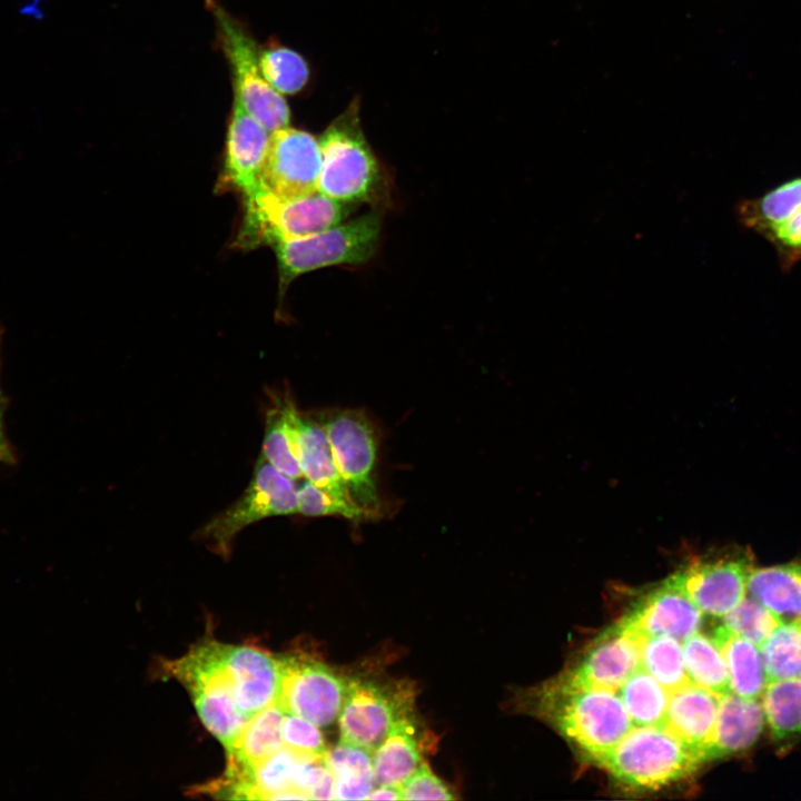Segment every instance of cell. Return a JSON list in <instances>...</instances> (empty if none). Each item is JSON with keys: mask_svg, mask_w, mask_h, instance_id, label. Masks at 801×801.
Instances as JSON below:
<instances>
[{"mask_svg": "<svg viewBox=\"0 0 801 801\" xmlns=\"http://www.w3.org/2000/svg\"><path fill=\"white\" fill-rule=\"evenodd\" d=\"M597 763L621 783L657 790L693 773L701 756L664 725L636 726Z\"/></svg>", "mask_w": 801, "mask_h": 801, "instance_id": "obj_3", "label": "cell"}, {"mask_svg": "<svg viewBox=\"0 0 801 801\" xmlns=\"http://www.w3.org/2000/svg\"><path fill=\"white\" fill-rule=\"evenodd\" d=\"M415 713L395 722L385 740L373 752L377 785L400 788L424 763Z\"/></svg>", "mask_w": 801, "mask_h": 801, "instance_id": "obj_20", "label": "cell"}, {"mask_svg": "<svg viewBox=\"0 0 801 801\" xmlns=\"http://www.w3.org/2000/svg\"><path fill=\"white\" fill-rule=\"evenodd\" d=\"M702 614L675 573L640 600L620 622L642 639L669 635L682 643L699 632Z\"/></svg>", "mask_w": 801, "mask_h": 801, "instance_id": "obj_13", "label": "cell"}, {"mask_svg": "<svg viewBox=\"0 0 801 801\" xmlns=\"http://www.w3.org/2000/svg\"><path fill=\"white\" fill-rule=\"evenodd\" d=\"M350 205L318 190L291 199L256 195L246 199L238 243L241 247H256L319 233L343 222L352 211Z\"/></svg>", "mask_w": 801, "mask_h": 801, "instance_id": "obj_7", "label": "cell"}, {"mask_svg": "<svg viewBox=\"0 0 801 801\" xmlns=\"http://www.w3.org/2000/svg\"><path fill=\"white\" fill-rule=\"evenodd\" d=\"M225 660L237 705L248 719L277 702L280 679L276 656L251 646L225 644Z\"/></svg>", "mask_w": 801, "mask_h": 801, "instance_id": "obj_17", "label": "cell"}, {"mask_svg": "<svg viewBox=\"0 0 801 801\" xmlns=\"http://www.w3.org/2000/svg\"><path fill=\"white\" fill-rule=\"evenodd\" d=\"M276 659L279 708L318 726L333 724L344 704L347 678L307 654L289 653Z\"/></svg>", "mask_w": 801, "mask_h": 801, "instance_id": "obj_10", "label": "cell"}, {"mask_svg": "<svg viewBox=\"0 0 801 801\" xmlns=\"http://www.w3.org/2000/svg\"><path fill=\"white\" fill-rule=\"evenodd\" d=\"M207 7L215 18L219 42L230 66L234 97L268 132L288 127V103L265 79L254 37L215 0H208Z\"/></svg>", "mask_w": 801, "mask_h": 801, "instance_id": "obj_6", "label": "cell"}, {"mask_svg": "<svg viewBox=\"0 0 801 801\" xmlns=\"http://www.w3.org/2000/svg\"><path fill=\"white\" fill-rule=\"evenodd\" d=\"M404 800H453L448 787L424 762L399 788Z\"/></svg>", "mask_w": 801, "mask_h": 801, "instance_id": "obj_38", "label": "cell"}, {"mask_svg": "<svg viewBox=\"0 0 801 801\" xmlns=\"http://www.w3.org/2000/svg\"><path fill=\"white\" fill-rule=\"evenodd\" d=\"M720 695L692 682L670 692L664 726L708 761Z\"/></svg>", "mask_w": 801, "mask_h": 801, "instance_id": "obj_18", "label": "cell"}, {"mask_svg": "<svg viewBox=\"0 0 801 801\" xmlns=\"http://www.w3.org/2000/svg\"><path fill=\"white\" fill-rule=\"evenodd\" d=\"M753 567L751 552L736 548L693 561L676 573L686 594L702 613L722 617L746 596Z\"/></svg>", "mask_w": 801, "mask_h": 801, "instance_id": "obj_12", "label": "cell"}, {"mask_svg": "<svg viewBox=\"0 0 801 801\" xmlns=\"http://www.w3.org/2000/svg\"><path fill=\"white\" fill-rule=\"evenodd\" d=\"M644 639L621 622L606 630L585 653L578 665L562 679L571 685L617 689L642 668Z\"/></svg>", "mask_w": 801, "mask_h": 801, "instance_id": "obj_14", "label": "cell"}, {"mask_svg": "<svg viewBox=\"0 0 801 801\" xmlns=\"http://www.w3.org/2000/svg\"><path fill=\"white\" fill-rule=\"evenodd\" d=\"M380 229V215L369 211L309 236L275 243L280 286L319 268L369 260L377 249Z\"/></svg>", "mask_w": 801, "mask_h": 801, "instance_id": "obj_4", "label": "cell"}, {"mask_svg": "<svg viewBox=\"0 0 801 801\" xmlns=\"http://www.w3.org/2000/svg\"><path fill=\"white\" fill-rule=\"evenodd\" d=\"M546 696V712L561 733L595 762L633 728L616 691L575 686L561 679Z\"/></svg>", "mask_w": 801, "mask_h": 801, "instance_id": "obj_2", "label": "cell"}, {"mask_svg": "<svg viewBox=\"0 0 801 801\" xmlns=\"http://www.w3.org/2000/svg\"><path fill=\"white\" fill-rule=\"evenodd\" d=\"M616 692L633 725H664L670 692L644 669L635 671Z\"/></svg>", "mask_w": 801, "mask_h": 801, "instance_id": "obj_27", "label": "cell"}, {"mask_svg": "<svg viewBox=\"0 0 801 801\" xmlns=\"http://www.w3.org/2000/svg\"><path fill=\"white\" fill-rule=\"evenodd\" d=\"M800 208L801 176H798L758 197L739 200L734 214L741 227L767 240Z\"/></svg>", "mask_w": 801, "mask_h": 801, "instance_id": "obj_21", "label": "cell"}, {"mask_svg": "<svg viewBox=\"0 0 801 801\" xmlns=\"http://www.w3.org/2000/svg\"><path fill=\"white\" fill-rule=\"evenodd\" d=\"M320 167V147L313 135L289 126L276 130L270 134L256 195L291 199L315 192Z\"/></svg>", "mask_w": 801, "mask_h": 801, "instance_id": "obj_11", "label": "cell"}, {"mask_svg": "<svg viewBox=\"0 0 801 801\" xmlns=\"http://www.w3.org/2000/svg\"><path fill=\"white\" fill-rule=\"evenodd\" d=\"M293 400L288 392L273 393L266 411L261 454L279 472L293 479L304 475L294 454L288 425V407Z\"/></svg>", "mask_w": 801, "mask_h": 801, "instance_id": "obj_28", "label": "cell"}, {"mask_svg": "<svg viewBox=\"0 0 801 801\" xmlns=\"http://www.w3.org/2000/svg\"><path fill=\"white\" fill-rule=\"evenodd\" d=\"M761 704L773 739L801 735V678L769 681Z\"/></svg>", "mask_w": 801, "mask_h": 801, "instance_id": "obj_26", "label": "cell"}, {"mask_svg": "<svg viewBox=\"0 0 801 801\" xmlns=\"http://www.w3.org/2000/svg\"><path fill=\"white\" fill-rule=\"evenodd\" d=\"M368 800H399L402 799V793L399 788L395 787H387V785H378L377 788H374L369 795L367 797Z\"/></svg>", "mask_w": 801, "mask_h": 801, "instance_id": "obj_40", "label": "cell"}, {"mask_svg": "<svg viewBox=\"0 0 801 801\" xmlns=\"http://www.w3.org/2000/svg\"><path fill=\"white\" fill-rule=\"evenodd\" d=\"M297 508L305 516H340L354 522L369 520L358 506L336 500L306 478L297 487Z\"/></svg>", "mask_w": 801, "mask_h": 801, "instance_id": "obj_34", "label": "cell"}, {"mask_svg": "<svg viewBox=\"0 0 801 801\" xmlns=\"http://www.w3.org/2000/svg\"><path fill=\"white\" fill-rule=\"evenodd\" d=\"M295 479L279 472L261 454L243 495L197 533L215 553L227 556L236 535L263 518L298 513Z\"/></svg>", "mask_w": 801, "mask_h": 801, "instance_id": "obj_8", "label": "cell"}, {"mask_svg": "<svg viewBox=\"0 0 801 801\" xmlns=\"http://www.w3.org/2000/svg\"><path fill=\"white\" fill-rule=\"evenodd\" d=\"M324 761L334 777L336 800H365L375 788L372 751L339 741Z\"/></svg>", "mask_w": 801, "mask_h": 801, "instance_id": "obj_25", "label": "cell"}, {"mask_svg": "<svg viewBox=\"0 0 801 801\" xmlns=\"http://www.w3.org/2000/svg\"><path fill=\"white\" fill-rule=\"evenodd\" d=\"M270 140L268 132L237 98L228 123L221 182L253 198L258 191V178Z\"/></svg>", "mask_w": 801, "mask_h": 801, "instance_id": "obj_15", "label": "cell"}, {"mask_svg": "<svg viewBox=\"0 0 801 801\" xmlns=\"http://www.w3.org/2000/svg\"><path fill=\"white\" fill-rule=\"evenodd\" d=\"M0 343H1V336H0ZM0 396H2V393H1V390H0Z\"/></svg>", "mask_w": 801, "mask_h": 801, "instance_id": "obj_41", "label": "cell"}, {"mask_svg": "<svg viewBox=\"0 0 801 801\" xmlns=\"http://www.w3.org/2000/svg\"><path fill=\"white\" fill-rule=\"evenodd\" d=\"M358 109L354 100L322 134L317 190L347 204H375L383 198L384 176L362 130Z\"/></svg>", "mask_w": 801, "mask_h": 801, "instance_id": "obj_1", "label": "cell"}, {"mask_svg": "<svg viewBox=\"0 0 801 801\" xmlns=\"http://www.w3.org/2000/svg\"><path fill=\"white\" fill-rule=\"evenodd\" d=\"M764 723L763 708L758 700L745 699L732 692L720 695L708 761L751 748L760 738Z\"/></svg>", "mask_w": 801, "mask_h": 801, "instance_id": "obj_19", "label": "cell"}, {"mask_svg": "<svg viewBox=\"0 0 801 801\" xmlns=\"http://www.w3.org/2000/svg\"><path fill=\"white\" fill-rule=\"evenodd\" d=\"M781 621L775 613L750 595L722 616V625L756 645H760Z\"/></svg>", "mask_w": 801, "mask_h": 801, "instance_id": "obj_33", "label": "cell"}, {"mask_svg": "<svg viewBox=\"0 0 801 801\" xmlns=\"http://www.w3.org/2000/svg\"><path fill=\"white\" fill-rule=\"evenodd\" d=\"M298 789L308 800L335 799L334 777L326 765L324 756L307 760L299 774Z\"/></svg>", "mask_w": 801, "mask_h": 801, "instance_id": "obj_37", "label": "cell"}, {"mask_svg": "<svg viewBox=\"0 0 801 801\" xmlns=\"http://www.w3.org/2000/svg\"><path fill=\"white\" fill-rule=\"evenodd\" d=\"M285 712L277 703L254 714L227 753L226 771H244L284 746L280 725Z\"/></svg>", "mask_w": 801, "mask_h": 801, "instance_id": "obj_24", "label": "cell"}, {"mask_svg": "<svg viewBox=\"0 0 801 801\" xmlns=\"http://www.w3.org/2000/svg\"><path fill=\"white\" fill-rule=\"evenodd\" d=\"M681 644L685 670L692 683L719 695L731 692L724 657L712 637L696 632Z\"/></svg>", "mask_w": 801, "mask_h": 801, "instance_id": "obj_29", "label": "cell"}, {"mask_svg": "<svg viewBox=\"0 0 801 801\" xmlns=\"http://www.w3.org/2000/svg\"><path fill=\"white\" fill-rule=\"evenodd\" d=\"M280 732L284 745L296 752L323 758L328 751L319 726L296 714H284Z\"/></svg>", "mask_w": 801, "mask_h": 801, "instance_id": "obj_35", "label": "cell"}, {"mask_svg": "<svg viewBox=\"0 0 801 801\" xmlns=\"http://www.w3.org/2000/svg\"><path fill=\"white\" fill-rule=\"evenodd\" d=\"M4 403L3 396H0V462L11 464L14 462V453L4 433Z\"/></svg>", "mask_w": 801, "mask_h": 801, "instance_id": "obj_39", "label": "cell"}, {"mask_svg": "<svg viewBox=\"0 0 801 801\" xmlns=\"http://www.w3.org/2000/svg\"><path fill=\"white\" fill-rule=\"evenodd\" d=\"M413 712L414 691L408 683L347 678L345 700L338 716L340 741L374 752L395 722Z\"/></svg>", "mask_w": 801, "mask_h": 801, "instance_id": "obj_9", "label": "cell"}, {"mask_svg": "<svg viewBox=\"0 0 801 801\" xmlns=\"http://www.w3.org/2000/svg\"><path fill=\"white\" fill-rule=\"evenodd\" d=\"M642 669L672 692L688 683L682 644L669 635L647 636L642 642Z\"/></svg>", "mask_w": 801, "mask_h": 801, "instance_id": "obj_31", "label": "cell"}, {"mask_svg": "<svg viewBox=\"0 0 801 801\" xmlns=\"http://www.w3.org/2000/svg\"><path fill=\"white\" fill-rule=\"evenodd\" d=\"M748 593L783 620H801V560L753 567Z\"/></svg>", "mask_w": 801, "mask_h": 801, "instance_id": "obj_23", "label": "cell"}, {"mask_svg": "<svg viewBox=\"0 0 801 801\" xmlns=\"http://www.w3.org/2000/svg\"><path fill=\"white\" fill-rule=\"evenodd\" d=\"M313 417L323 427L336 467L348 494L369 518L383 515L375 476L377 435L369 417L359 409L330 408Z\"/></svg>", "mask_w": 801, "mask_h": 801, "instance_id": "obj_5", "label": "cell"}, {"mask_svg": "<svg viewBox=\"0 0 801 801\" xmlns=\"http://www.w3.org/2000/svg\"><path fill=\"white\" fill-rule=\"evenodd\" d=\"M769 681L801 678V620H783L759 645Z\"/></svg>", "mask_w": 801, "mask_h": 801, "instance_id": "obj_30", "label": "cell"}, {"mask_svg": "<svg viewBox=\"0 0 801 801\" xmlns=\"http://www.w3.org/2000/svg\"><path fill=\"white\" fill-rule=\"evenodd\" d=\"M259 65L267 82L281 95L299 92L309 80L307 61L287 47L275 44L261 50Z\"/></svg>", "mask_w": 801, "mask_h": 801, "instance_id": "obj_32", "label": "cell"}, {"mask_svg": "<svg viewBox=\"0 0 801 801\" xmlns=\"http://www.w3.org/2000/svg\"><path fill=\"white\" fill-rule=\"evenodd\" d=\"M767 240L774 248L781 270L789 273L801 261V208Z\"/></svg>", "mask_w": 801, "mask_h": 801, "instance_id": "obj_36", "label": "cell"}, {"mask_svg": "<svg viewBox=\"0 0 801 801\" xmlns=\"http://www.w3.org/2000/svg\"><path fill=\"white\" fill-rule=\"evenodd\" d=\"M712 639L724 657L730 691L745 699H760L769 680L759 645L724 625L714 630Z\"/></svg>", "mask_w": 801, "mask_h": 801, "instance_id": "obj_22", "label": "cell"}, {"mask_svg": "<svg viewBox=\"0 0 801 801\" xmlns=\"http://www.w3.org/2000/svg\"><path fill=\"white\" fill-rule=\"evenodd\" d=\"M288 425L294 454L304 478L336 500L354 504L336 467L329 442L319 423L313 415L300 413L291 400L288 407Z\"/></svg>", "mask_w": 801, "mask_h": 801, "instance_id": "obj_16", "label": "cell"}]
</instances>
